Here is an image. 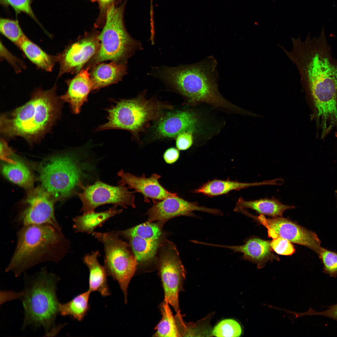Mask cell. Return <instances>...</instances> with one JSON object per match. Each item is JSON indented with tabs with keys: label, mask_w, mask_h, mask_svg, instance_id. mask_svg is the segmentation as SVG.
I'll return each mask as SVG.
<instances>
[{
	"label": "cell",
	"mask_w": 337,
	"mask_h": 337,
	"mask_svg": "<svg viewBox=\"0 0 337 337\" xmlns=\"http://www.w3.org/2000/svg\"><path fill=\"white\" fill-rule=\"evenodd\" d=\"M127 0L119 6H111L107 11L105 21L98 38L99 49L89 61L86 67L103 61H111L126 63L135 51L141 47L140 43L128 33L124 21V13Z\"/></svg>",
	"instance_id": "7"
},
{
	"label": "cell",
	"mask_w": 337,
	"mask_h": 337,
	"mask_svg": "<svg viewBox=\"0 0 337 337\" xmlns=\"http://www.w3.org/2000/svg\"><path fill=\"white\" fill-rule=\"evenodd\" d=\"M198 123V118L193 112L187 110L170 112L158 120L155 125V132L160 138L176 137L184 131H194Z\"/></svg>",
	"instance_id": "17"
},
{
	"label": "cell",
	"mask_w": 337,
	"mask_h": 337,
	"mask_svg": "<svg viewBox=\"0 0 337 337\" xmlns=\"http://www.w3.org/2000/svg\"><path fill=\"white\" fill-rule=\"evenodd\" d=\"M117 206L114 205L104 211H92L76 216L73 218V228L77 233L92 234L97 227L102 226L110 218L122 212L123 209H118Z\"/></svg>",
	"instance_id": "24"
},
{
	"label": "cell",
	"mask_w": 337,
	"mask_h": 337,
	"mask_svg": "<svg viewBox=\"0 0 337 337\" xmlns=\"http://www.w3.org/2000/svg\"><path fill=\"white\" fill-rule=\"evenodd\" d=\"M144 96L142 94L135 98L116 102L106 110L107 122L96 130L123 129L136 135L149 122L159 117L163 110L172 108L170 105L146 99Z\"/></svg>",
	"instance_id": "8"
},
{
	"label": "cell",
	"mask_w": 337,
	"mask_h": 337,
	"mask_svg": "<svg viewBox=\"0 0 337 337\" xmlns=\"http://www.w3.org/2000/svg\"><path fill=\"white\" fill-rule=\"evenodd\" d=\"M207 63L175 67L164 66L154 75L171 86L193 104L206 103L235 110L237 107L225 100L218 92L213 69Z\"/></svg>",
	"instance_id": "4"
},
{
	"label": "cell",
	"mask_w": 337,
	"mask_h": 337,
	"mask_svg": "<svg viewBox=\"0 0 337 337\" xmlns=\"http://www.w3.org/2000/svg\"><path fill=\"white\" fill-rule=\"evenodd\" d=\"M17 238L16 247L5 270L16 277L41 262H59L70 247L61 227L49 224L24 225Z\"/></svg>",
	"instance_id": "3"
},
{
	"label": "cell",
	"mask_w": 337,
	"mask_h": 337,
	"mask_svg": "<svg viewBox=\"0 0 337 337\" xmlns=\"http://www.w3.org/2000/svg\"><path fill=\"white\" fill-rule=\"evenodd\" d=\"M242 333L241 325L237 321L226 319L219 322L214 327L212 335L216 337H238Z\"/></svg>",
	"instance_id": "32"
},
{
	"label": "cell",
	"mask_w": 337,
	"mask_h": 337,
	"mask_svg": "<svg viewBox=\"0 0 337 337\" xmlns=\"http://www.w3.org/2000/svg\"><path fill=\"white\" fill-rule=\"evenodd\" d=\"M100 32L96 30L85 32L77 41L59 54L60 64L58 77L64 74L78 73L84 66L96 54L100 47Z\"/></svg>",
	"instance_id": "13"
},
{
	"label": "cell",
	"mask_w": 337,
	"mask_h": 337,
	"mask_svg": "<svg viewBox=\"0 0 337 337\" xmlns=\"http://www.w3.org/2000/svg\"><path fill=\"white\" fill-rule=\"evenodd\" d=\"M0 3L4 6H10L17 15L24 13L31 17L39 25L40 22L35 16L31 6V0H0Z\"/></svg>",
	"instance_id": "34"
},
{
	"label": "cell",
	"mask_w": 337,
	"mask_h": 337,
	"mask_svg": "<svg viewBox=\"0 0 337 337\" xmlns=\"http://www.w3.org/2000/svg\"><path fill=\"white\" fill-rule=\"evenodd\" d=\"M91 292L88 290L76 295L67 303H60L59 313L62 316H69L78 321H81L90 308L89 300Z\"/></svg>",
	"instance_id": "29"
},
{
	"label": "cell",
	"mask_w": 337,
	"mask_h": 337,
	"mask_svg": "<svg viewBox=\"0 0 337 337\" xmlns=\"http://www.w3.org/2000/svg\"><path fill=\"white\" fill-rule=\"evenodd\" d=\"M258 221L267 229L268 235L272 239L280 237L291 242L305 246L318 255L320 249L321 242L314 232L282 217L267 218L262 214L251 217Z\"/></svg>",
	"instance_id": "12"
},
{
	"label": "cell",
	"mask_w": 337,
	"mask_h": 337,
	"mask_svg": "<svg viewBox=\"0 0 337 337\" xmlns=\"http://www.w3.org/2000/svg\"><path fill=\"white\" fill-rule=\"evenodd\" d=\"M13 154L12 150L8 146L7 143L3 139L0 142V157L1 159L7 163H13L15 160L11 158Z\"/></svg>",
	"instance_id": "41"
},
{
	"label": "cell",
	"mask_w": 337,
	"mask_h": 337,
	"mask_svg": "<svg viewBox=\"0 0 337 337\" xmlns=\"http://www.w3.org/2000/svg\"><path fill=\"white\" fill-rule=\"evenodd\" d=\"M117 174L120 177L118 181V185H127L129 189H134L135 192L141 193L145 202L149 203V200L151 199L154 203L178 196L175 193L169 191L160 184L159 179L161 176L158 174L153 173L150 177L147 178L144 174L138 176L121 170Z\"/></svg>",
	"instance_id": "16"
},
{
	"label": "cell",
	"mask_w": 337,
	"mask_h": 337,
	"mask_svg": "<svg viewBox=\"0 0 337 337\" xmlns=\"http://www.w3.org/2000/svg\"><path fill=\"white\" fill-rule=\"evenodd\" d=\"M89 69H82L74 78L67 80V91L60 97L63 101L69 104L74 114H78L81 112L82 106L88 100L89 93L93 90Z\"/></svg>",
	"instance_id": "19"
},
{
	"label": "cell",
	"mask_w": 337,
	"mask_h": 337,
	"mask_svg": "<svg viewBox=\"0 0 337 337\" xmlns=\"http://www.w3.org/2000/svg\"><path fill=\"white\" fill-rule=\"evenodd\" d=\"M59 279L45 269L32 276L25 275V287L21 292H11L12 297L21 300L24 310L23 327L32 325L42 327L46 332L54 325L60 303L56 295Z\"/></svg>",
	"instance_id": "5"
},
{
	"label": "cell",
	"mask_w": 337,
	"mask_h": 337,
	"mask_svg": "<svg viewBox=\"0 0 337 337\" xmlns=\"http://www.w3.org/2000/svg\"><path fill=\"white\" fill-rule=\"evenodd\" d=\"M160 246L158 268L164 292V300L173 307L176 313L180 312L178 295L182 290L186 271L174 244L166 240Z\"/></svg>",
	"instance_id": "10"
},
{
	"label": "cell",
	"mask_w": 337,
	"mask_h": 337,
	"mask_svg": "<svg viewBox=\"0 0 337 337\" xmlns=\"http://www.w3.org/2000/svg\"><path fill=\"white\" fill-rule=\"evenodd\" d=\"M326 310L320 312L316 311L310 308L306 312L300 313L301 316L304 315H321L333 319L337 321V304L327 307Z\"/></svg>",
	"instance_id": "39"
},
{
	"label": "cell",
	"mask_w": 337,
	"mask_h": 337,
	"mask_svg": "<svg viewBox=\"0 0 337 337\" xmlns=\"http://www.w3.org/2000/svg\"><path fill=\"white\" fill-rule=\"evenodd\" d=\"M323 265V272L330 277L337 276V253L321 247L318 255Z\"/></svg>",
	"instance_id": "33"
},
{
	"label": "cell",
	"mask_w": 337,
	"mask_h": 337,
	"mask_svg": "<svg viewBox=\"0 0 337 337\" xmlns=\"http://www.w3.org/2000/svg\"><path fill=\"white\" fill-rule=\"evenodd\" d=\"M99 252L98 251L86 255L83 262L89 271V290L91 292L97 291L102 296L110 295L107 277L108 274L104 266L100 264L98 260Z\"/></svg>",
	"instance_id": "22"
},
{
	"label": "cell",
	"mask_w": 337,
	"mask_h": 337,
	"mask_svg": "<svg viewBox=\"0 0 337 337\" xmlns=\"http://www.w3.org/2000/svg\"><path fill=\"white\" fill-rule=\"evenodd\" d=\"M89 72L93 90L117 83L122 80L127 72L125 63L111 61L108 63L100 62L90 68Z\"/></svg>",
	"instance_id": "20"
},
{
	"label": "cell",
	"mask_w": 337,
	"mask_h": 337,
	"mask_svg": "<svg viewBox=\"0 0 337 337\" xmlns=\"http://www.w3.org/2000/svg\"><path fill=\"white\" fill-rule=\"evenodd\" d=\"M83 153L71 152L52 157L40 168L43 188L53 198H67L77 192L90 177L93 167L83 160Z\"/></svg>",
	"instance_id": "6"
},
{
	"label": "cell",
	"mask_w": 337,
	"mask_h": 337,
	"mask_svg": "<svg viewBox=\"0 0 337 337\" xmlns=\"http://www.w3.org/2000/svg\"><path fill=\"white\" fill-rule=\"evenodd\" d=\"M55 85L50 90H36L30 100L0 117V132L7 136H20L28 142L38 140L59 117L62 101Z\"/></svg>",
	"instance_id": "2"
},
{
	"label": "cell",
	"mask_w": 337,
	"mask_h": 337,
	"mask_svg": "<svg viewBox=\"0 0 337 337\" xmlns=\"http://www.w3.org/2000/svg\"><path fill=\"white\" fill-rule=\"evenodd\" d=\"M177 149L172 147L168 149L164 153L163 157L165 162L172 164L176 162L179 158L180 153Z\"/></svg>",
	"instance_id": "40"
},
{
	"label": "cell",
	"mask_w": 337,
	"mask_h": 337,
	"mask_svg": "<svg viewBox=\"0 0 337 337\" xmlns=\"http://www.w3.org/2000/svg\"><path fill=\"white\" fill-rule=\"evenodd\" d=\"M3 175L11 181L25 188L31 187L33 177L27 167L22 162L15 160L13 163H7L2 165Z\"/></svg>",
	"instance_id": "28"
},
{
	"label": "cell",
	"mask_w": 337,
	"mask_h": 337,
	"mask_svg": "<svg viewBox=\"0 0 337 337\" xmlns=\"http://www.w3.org/2000/svg\"><path fill=\"white\" fill-rule=\"evenodd\" d=\"M127 239L137 261L138 265H145L154 258L159 247L160 240H155L134 235L122 237Z\"/></svg>",
	"instance_id": "26"
},
{
	"label": "cell",
	"mask_w": 337,
	"mask_h": 337,
	"mask_svg": "<svg viewBox=\"0 0 337 337\" xmlns=\"http://www.w3.org/2000/svg\"><path fill=\"white\" fill-rule=\"evenodd\" d=\"M270 245L272 250L279 255L290 256L295 252L294 247L291 242L280 237L273 238L270 242Z\"/></svg>",
	"instance_id": "35"
},
{
	"label": "cell",
	"mask_w": 337,
	"mask_h": 337,
	"mask_svg": "<svg viewBox=\"0 0 337 337\" xmlns=\"http://www.w3.org/2000/svg\"><path fill=\"white\" fill-rule=\"evenodd\" d=\"M235 208L240 209L250 208L261 214L274 217H282L285 211L295 207L294 206L283 204L275 198L246 201L242 198H240L237 203Z\"/></svg>",
	"instance_id": "27"
},
{
	"label": "cell",
	"mask_w": 337,
	"mask_h": 337,
	"mask_svg": "<svg viewBox=\"0 0 337 337\" xmlns=\"http://www.w3.org/2000/svg\"><path fill=\"white\" fill-rule=\"evenodd\" d=\"M0 31L2 35L16 46L26 36L18 20L8 18H0Z\"/></svg>",
	"instance_id": "31"
},
{
	"label": "cell",
	"mask_w": 337,
	"mask_h": 337,
	"mask_svg": "<svg viewBox=\"0 0 337 337\" xmlns=\"http://www.w3.org/2000/svg\"><path fill=\"white\" fill-rule=\"evenodd\" d=\"M276 179L253 183H243L227 179H214L204 183L193 191L194 193H202L208 197L227 194L232 190H239L250 187L266 185H277Z\"/></svg>",
	"instance_id": "23"
},
{
	"label": "cell",
	"mask_w": 337,
	"mask_h": 337,
	"mask_svg": "<svg viewBox=\"0 0 337 337\" xmlns=\"http://www.w3.org/2000/svg\"><path fill=\"white\" fill-rule=\"evenodd\" d=\"M335 136L336 137H337V132H336L335 133Z\"/></svg>",
	"instance_id": "43"
},
{
	"label": "cell",
	"mask_w": 337,
	"mask_h": 337,
	"mask_svg": "<svg viewBox=\"0 0 337 337\" xmlns=\"http://www.w3.org/2000/svg\"><path fill=\"white\" fill-rule=\"evenodd\" d=\"M120 236L134 235L155 240H159L161 229L157 224L147 222L135 227L123 230L115 231Z\"/></svg>",
	"instance_id": "30"
},
{
	"label": "cell",
	"mask_w": 337,
	"mask_h": 337,
	"mask_svg": "<svg viewBox=\"0 0 337 337\" xmlns=\"http://www.w3.org/2000/svg\"><path fill=\"white\" fill-rule=\"evenodd\" d=\"M289 51L278 45L297 68L302 84L312 100L317 121L323 124L337 120V60L323 28L320 35L305 40L291 38Z\"/></svg>",
	"instance_id": "1"
},
{
	"label": "cell",
	"mask_w": 337,
	"mask_h": 337,
	"mask_svg": "<svg viewBox=\"0 0 337 337\" xmlns=\"http://www.w3.org/2000/svg\"><path fill=\"white\" fill-rule=\"evenodd\" d=\"M92 234L104 247V266L108 275L118 283L127 302L129 284L136 271L138 263L130 247L120 239L115 231L93 232Z\"/></svg>",
	"instance_id": "9"
},
{
	"label": "cell",
	"mask_w": 337,
	"mask_h": 337,
	"mask_svg": "<svg viewBox=\"0 0 337 337\" xmlns=\"http://www.w3.org/2000/svg\"><path fill=\"white\" fill-rule=\"evenodd\" d=\"M192 132L186 131L179 134L176 137V146L180 150H185L190 148L193 143Z\"/></svg>",
	"instance_id": "38"
},
{
	"label": "cell",
	"mask_w": 337,
	"mask_h": 337,
	"mask_svg": "<svg viewBox=\"0 0 337 337\" xmlns=\"http://www.w3.org/2000/svg\"><path fill=\"white\" fill-rule=\"evenodd\" d=\"M1 56L6 59L12 66L16 72H20L21 68H24L25 65L21 60L11 53L1 42Z\"/></svg>",
	"instance_id": "37"
},
{
	"label": "cell",
	"mask_w": 337,
	"mask_h": 337,
	"mask_svg": "<svg viewBox=\"0 0 337 337\" xmlns=\"http://www.w3.org/2000/svg\"><path fill=\"white\" fill-rule=\"evenodd\" d=\"M17 46L31 62L46 71H51L56 63L58 62L59 55L48 54L26 36Z\"/></svg>",
	"instance_id": "25"
},
{
	"label": "cell",
	"mask_w": 337,
	"mask_h": 337,
	"mask_svg": "<svg viewBox=\"0 0 337 337\" xmlns=\"http://www.w3.org/2000/svg\"><path fill=\"white\" fill-rule=\"evenodd\" d=\"M335 193H336V195L337 198V190H336V191L335 192Z\"/></svg>",
	"instance_id": "44"
},
{
	"label": "cell",
	"mask_w": 337,
	"mask_h": 337,
	"mask_svg": "<svg viewBox=\"0 0 337 337\" xmlns=\"http://www.w3.org/2000/svg\"><path fill=\"white\" fill-rule=\"evenodd\" d=\"M117 0H98L99 13L94 23L95 28H102L105 21L108 10L112 6L116 4Z\"/></svg>",
	"instance_id": "36"
},
{
	"label": "cell",
	"mask_w": 337,
	"mask_h": 337,
	"mask_svg": "<svg viewBox=\"0 0 337 337\" xmlns=\"http://www.w3.org/2000/svg\"><path fill=\"white\" fill-rule=\"evenodd\" d=\"M145 214L147 222L158 221L162 225L168 220L181 216L197 217L193 213L199 211L218 216L222 215L219 210L200 206L197 202H191L176 196L169 197L154 202Z\"/></svg>",
	"instance_id": "14"
},
{
	"label": "cell",
	"mask_w": 337,
	"mask_h": 337,
	"mask_svg": "<svg viewBox=\"0 0 337 337\" xmlns=\"http://www.w3.org/2000/svg\"><path fill=\"white\" fill-rule=\"evenodd\" d=\"M129 189L127 187L113 186L99 180L92 184L83 185L80 188V192L76 193L82 202L81 212L94 211L99 206L107 204L125 208L127 206L135 208V192Z\"/></svg>",
	"instance_id": "11"
},
{
	"label": "cell",
	"mask_w": 337,
	"mask_h": 337,
	"mask_svg": "<svg viewBox=\"0 0 337 337\" xmlns=\"http://www.w3.org/2000/svg\"><path fill=\"white\" fill-rule=\"evenodd\" d=\"M270 242L254 237L247 239L244 244L241 245L226 246L204 242L203 244L229 249L233 252L242 253L243 254L242 259L255 263L257 268L261 269L268 261L279 259L277 256L273 253Z\"/></svg>",
	"instance_id": "18"
},
{
	"label": "cell",
	"mask_w": 337,
	"mask_h": 337,
	"mask_svg": "<svg viewBox=\"0 0 337 337\" xmlns=\"http://www.w3.org/2000/svg\"><path fill=\"white\" fill-rule=\"evenodd\" d=\"M169 304L164 300L160 309L162 317L156 326L154 337H180L183 336L186 325L183 322L180 312L174 316Z\"/></svg>",
	"instance_id": "21"
},
{
	"label": "cell",
	"mask_w": 337,
	"mask_h": 337,
	"mask_svg": "<svg viewBox=\"0 0 337 337\" xmlns=\"http://www.w3.org/2000/svg\"><path fill=\"white\" fill-rule=\"evenodd\" d=\"M90 1L92 2H94L98 1V0H85Z\"/></svg>",
	"instance_id": "42"
},
{
	"label": "cell",
	"mask_w": 337,
	"mask_h": 337,
	"mask_svg": "<svg viewBox=\"0 0 337 337\" xmlns=\"http://www.w3.org/2000/svg\"><path fill=\"white\" fill-rule=\"evenodd\" d=\"M53 198L43 188L31 191L25 202L28 206L19 217L23 226L49 224L60 227L55 216Z\"/></svg>",
	"instance_id": "15"
}]
</instances>
